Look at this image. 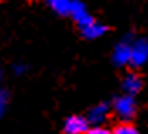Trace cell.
<instances>
[{
  "label": "cell",
  "instance_id": "6",
  "mask_svg": "<svg viewBox=\"0 0 148 134\" xmlns=\"http://www.w3.org/2000/svg\"><path fill=\"white\" fill-rule=\"evenodd\" d=\"M89 122L83 114H71L62 122V133L64 134H88Z\"/></svg>",
  "mask_w": 148,
  "mask_h": 134
},
{
  "label": "cell",
  "instance_id": "5",
  "mask_svg": "<svg viewBox=\"0 0 148 134\" xmlns=\"http://www.w3.org/2000/svg\"><path fill=\"white\" fill-rule=\"evenodd\" d=\"M111 114V102H98L94 106L89 107V111L86 112V119L89 126H104V122L110 119Z\"/></svg>",
  "mask_w": 148,
  "mask_h": 134
},
{
  "label": "cell",
  "instance_id": "7",
  "mask_svg": "<svg viewBox=\"0 0 148 134\" xmlns=\"http://www.w3.org/2000/svg\"><path fill=\"white\" fill-rule=\"evenodd\" d=\"M141 89H143V79H141V76H138L136 72H128L123 77V80H121V90L125 94L136 96V94H140Z\"/></svg>",
  "mask_w": 148,
  "mask_h": 134
},
{
  "label": "cell",
  "instance_id": "13",
  "mask_svg": "<svg viewBox=\"0 0 148 134\" xmlns=\"http://www.w3.org/2000/svg\"><path fill=\"white\" fill-rule=\"evenodd\" d=\"M111 129L110 127H104V126H89L88 134H110Z\"/></svg>",
  "mask_w": 148,
  "mask_h": 134
},
{
  "label": "cell",
  "instance_id": "4",
  "mask_svg": "<svg viewBox=\"0 0 148 134\" xmlns=\"http://www.w3.org/2000/svg\"><path fill=\"white\" fill-rule=\"evenodd\" d=\"M67 17L73 20L77 29H83L88 24H91L94 17L91 15V12L88 9V5L83 0H71V7H69V14Z\"/></svg>",
  "mask_w": 148,
  "mask_h": 134
},
{
  "label": "cell",
  "instance_id": "1",
  "mask_svg": "<svg viewBox=\"0 0 148 134\" xmlns=\"http://www.w3.org/2000/svg\"><path fill=\"white\" fill-rule=\"evenodd\" d=\"M111 112L118 117L120 121H131L136 116V101L135 96L130 94H121L116 96L111 102Z\"/></svg>",
  "mask_w": 148,
  "mask_h": 134
},
{
  "label": "cell",
  "instance_id": "2",
  "mask_svg": "<svg viewBox=\"0 0 148 134\" xmlns=\"http://www.w3.org/2000/svg\"><path fill=\"white\" fill-rule=\"evenodd\" d=\"M133 34H126L123 35L116 42L111 52V62L116 67H125L130 64V54H131V42H133Z\"/></svg>",
  "mask_w": 148,
  "mask_h": 134
},
{
  "label": "cell",
  "instance_id": "14",
  "mask_svg": "<svg viewBox=\"0 0 148 134\" xmlns=\"http://www.w3.org/2000/svg\"><path fill=\"white\" fill-rule=\"evenodd\" d=\"M2 80H3V64L0 62V84H2Z\"/></svg>",
  "mask_w": 148,
  "mask_h": 134
},
{
  "label": "cell",
  "instance_id": "3",
  "mask_svg": "<svg viewBox=\"0 0 148 134\" xmlns=\"http://www.w3.org/2000/svg\"><path fill=\"white\" fill-rule=\"evenodd\" d=\"M148 62V39L147 37H135L131 42V54H130V64L131 67L140 69Z\"/></svg>",
  "mask_w": 148,
  "mask_h": 134
},
{
  "label": "cell",
  "instance_id": "12",
  "mask_svg": "<svg viewBox=\"0 0 148 134\" xmlns=\"http://www.w3.org/2000/svg\"><path fill=\"white\" fill-rule=\"evenodd\" d=\"M111 133H114V134H136L138 129L131 124V121H121L120 124H116L111 129Z\"/></svg>",
  "mask_w": 148,
  "mask_h": 134
},
{
  "label": "cell",
  "instance_id": "9",
  "mask_svg": "<svg viewBox=\"0 0 148 134\" xmlns=\"http://www.w3.org/2000/svg\"><path fill=\"white\" fill-rule=\"evenodd\" d=\"M44 3L51 12H54L59 17H67V14H69L71 0H44Z\"/></svg>",
  "mask_w": 148,
  "mask_h": 134
},
{
  "label": "cell",
  "instance_id": "8",
  "mask_svg": "<svg viewBox=\"0 0 148 134\" xmlns=\"http://www.w3.org/2000/svg\"><path fill=\"white\" fill-rule=\"evenodd\" d=\"M79 32H81L83 39H86V40H98V39H101V37L106 35L108 25L103 24V22H98V20L94 18L91 24H88L86 27L79 29Z\"/></svg>",
  "mask_w": 148,
  "mask_h": 134
},
{
  "label": "cell",
  "instance_id": "15",
  "mask_svg": "<svg viewBox=\"0 0 148 134\" xmlns=\"http://www.w3.org/2000/svg\"><path fill=\"white\" fill-rule=\"evenodd\" d=\"M5 2H7V0H0V3H5Z\"/></svg>",
  "mask_w": 148,
  "mask_h": 134
},
{
  "label": "cell",
  "instance_id": "10",
  "mask_svg": "<svg viewBox=\"0 0 148 134\" xmlns=\"http://www.w3.org/2000/svg\"><path fill=\"white\" fill-rule=\"evenodd\" d=\"M10 99H12V94L7 87H3L0 84V122L3 121V117L9 111V106H10Z\"/></svg>",
  "mask_w": 148,
  "mask_h": 134
},
{
  "label": "cell",
  "instance_id": "11",
  "mask_svg": "<svg viewBox=\"0 0 148 134\" xmlns=\"http://www.w3.org/2000/svg\"><path fill=\"white\" fill-rule=\"evenodd\" d=\"M10 71H12V74L15 77H25L29 74V71H30V65L25 61H15L10 65Z\"/></svg>",
  "mask_w": 148,
  "mask_h": 134
}]
</instances>
